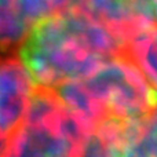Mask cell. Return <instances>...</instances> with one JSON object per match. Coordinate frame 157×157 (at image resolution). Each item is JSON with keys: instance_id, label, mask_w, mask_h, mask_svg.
Returning a JSON list of instances; mask_svg holds the SVG:
<instances>
[{"instance_id": "3957f363", "label": "cell", "mask_w": 157, "mask_h": 157, "mask_svg": "<svg viewBox=\"0 0 157 157\" xmlns=\"http://www.w3.org/2000/svg\"><path fill=\"white\" fill-rule=\"evenodd\" d=\"M90 136L52 87L36 84L10 156H83Z\"/></svg>"}, {"instance_id": "277c9868", "label": "cell", "mask_w": 157, "mask_h": 157, "mask_svg": "<svg viewBox=\"0 0 157 157\" xmlns=\"http://www.w3.org/2000/svg\"><path fill=\"white\" fill-rule=\"evenodd\" d=\"M33 87L32 77L19 58L0 55V156H10Z\"/></svg>"}, {"instance_id": "8992f818", "label": "cell", "mask_w": 157, "mask_h": 157, "mask_svg": "<svg viewBox=\"0 0 157 157\" xmlns=\"http://www.w3.org/2000/svg\"><path fill=\"white\" fill-rule=\"evenodd\" d=\"M32 26L26 0H0V52H15Z\"/></svg>"}, {"instance_id": "ba28073f", "label": "cell", "mask_w": 157, "mask_h": 157, "mask_svg": "<svg viewBox=\"0 0 157 157\" xmlns=\"http://www.w3.org/2000/svg\"><path fill=\"white\" fill-rule=\"evenodd\" d=\"M125 55L157 92V28H149L132 36L127 41Z\"/></svg>"}, {"instance_id": "9c48e42d", "label": "cell", "mask_w": 157, "mask_h": 157, "mask_svg": "<svg viewBox=\"0 0 157 157\" xmlns=\"http://www.w3.org/2000/svg\"><path fill=\"white\" fill-rule=\"evenodd\" d=\"M76 0H26V10L33 25L44 17H48L63 8L73 6Z\"/></svg>"}, {"instance_id": "52a82bcc", "label": "cell", "mask_w": 157, "mask_h": 157, "mask_svg": "<svg viewBox=\"0 0 157 157\" xmlns=\"http://www.w3.org/2000/svg\"><path fill=\"white\" fill-rule=\"evenodd\" d=\"M121 156H157V105L146 116L130 120Z\"/></svg>"}, {"instance_id": "5b68a950", "label": "cell", "mask_w": 157, "mask_h": 157, "mask_svg": "<svg viewBox=\"0 0 157 157\" xmlns=\"http://www.w3.org/2000/svg\"><path fill=\"white\" fill-rule=\"evenodd\" d=\"M75 4L103 22L125 41L142 30L156 28L152 14L142 0H76Z\"/></svg>"}, {"instance_id": "7a4b0ae2", "label": "cell", "mask_w": 157, "mask_h": 157, "mask_svg": "<svg viewBox=\"0 0 157 157\" xmlns=\"http://www.w3.org/2000/svg\"><path fill=\"white\" fill-rule=\"evenodd\" d=\"M91 134L106 120H135L157 105V92L127 55L103 61L87 76L52 87Z\"/></svg>"}, {"instance_id": "30bf717a", "label": "cell", "mask_w": 157, "mask_h": 157, "mask_svg": "<svg viewBox=\"0 0 157 157\" xmlns=\"http://www.w3.org/2000/svg\"><path fill=\"white\" fill-rule=\"evenodd\" d=\"M142 2L149 8L150 14H152V18H153V24L157 28V0H142Z\"/></svg>"}, {"instance_id": "6da1fadb", "label": "cell", "mask_w": 157, "mask_h": 157, "mask_svg": "<svg viewBox=\"0 0 157 157\" xmlns=\"http://www.w3.org/2000/svg\"><path fill=\"white\" fill-rule=\"evenodd\" d=\"M127 41L73 4L44 17L19 44V59L36 84L57 87L91 73L103 61L125 55Z\"/></svg>"}]
</instances>
